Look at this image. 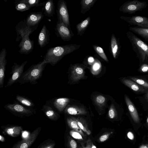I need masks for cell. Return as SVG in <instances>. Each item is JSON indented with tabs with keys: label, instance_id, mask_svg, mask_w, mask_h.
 Returning <instances> with one entry per match:
<instances>
[{
	"label": "cell",
	"instance_id": "obj_1",
	"mask_svg": "<svg viewBox=\"0 0 148 148\" xmlns=\"http://www.w3.org/2000/svg\"><path fill=\"white\" fill-rule=\"evenodd\" d=\"M79 45L71 44L58 46L48 49L44 56V60L47 64L53 66L66 55L78 49Z\"/></svg>",
	"mask_w": 148,
	"mask_h": 148
},
{
	"label": "cell",
	"instance_id": "obj_2",
	"mask_svg": "<svg viewBox=\"0 0 148 148\" xmlns=\"http://www.w3.org/2000/svg\"><path fill=\"white\" fill-rule=\"evenodd\" d=\"M47 64L44 60L32 65L23 72L18 82L20 85L29 83L31 84L38 83L37 80L42 76L43 72Z\"/></svg>",
	"mask_w": 148,
	"mask_h": 148
},
{
	"label": "cell",
	"instance_id": "obj_3",
	"mask_svg": "<svg viewBox=\"0 0 148 148\" xmlns=\"http://www.w3.org/2000/svg\"><path fill=\"white\" fill-rule=\"evenodd\" d=\"M126 34L133 50L141 61L143 62L148 60V45L132 32L128 31Z\"/></svg>",
	"mask_w": 148,
	"mask_h": 148
},
{
	"label": "cell",
	"instance_id": "obj_4",
	"mask_svg": "<svg viewBox=\"0 0 148 148\" xmlns=\"http://www.w3.org/2000/svg\"><path fill=\"white\" fill-rule=\"evenodd\" d=\"M4 108L7 110L16 115L28 116L35 114L36 111L33 108L24 106L14 101L12 103L5 105Z\"/></svg>",
	"mask_w": 148,
	"mask_h": 148
},
{
	"label": "cell",
	"instance_id": "obj_5",
	"mask_svg": "<svg viewBox=\"0 0 148 148\" xmlns=\"http://www.w3.org/2000/svg\"><path fill=\"white\" fill-rule=\"evenodd\" d=\"M148 5L146 2L137 0L128 1L125 2L119 8L120 11L129 14L135 13L141 11L146 8Z\"/></svg>",
	"mask_w": 148,
	"mask_h": 148
},
{
	"label": "cell",
	"instance_id": "obj_6",
	"mask_svg": "<svg viewBox=\"0 0 148 148\" xmlns=\"http://www.w3.org/2000/svg\"><path fill=\"white\" fill-rule=\"evenodd\" d=\"M38 26V25L30 26L27 24L25 20L20 21L15 27L16 41H19L22 39L29 37L30 35L36 29Z\"/></svg>",
	"mask_w": 148,
	"mask_h": 148
},
{
	"label": "cell",
	"instance_id": "obj_7",
	"mask_svg": "<svg viewBox=\"0 0 148 148\" xmlns=\"http://www.w3.org/2000/svg\"><path fill=\"white\" fill-rule=\"evenodd\" d=\"M27 62V61H25L20 65L16 62L14 63L11 67V71L10 73L12 74L11 76L8 79L5 88H7L14 84L18 82L23 73L24 67Z\"/></svg>",
	"mask_w": 148,
	"mask_h": 148
},
{
	"label": "cell",
	"instance_id": "obj_8",
	"mask_svg": "<svg viewBox=\"0 0 148 148\" xmlns=\"http://www.w3.org/2000/svg\"><path fill=\"white\" fill-rule=\"evenodd\" d=\"M56 12L58 21L63 23L71 30L66 3L64 0L58 1Z\"/></svg>",
	"mask_w": 148,
	"mask_h": 148
},
{
	"label": "cell",
	"instance_id": "obj_9",
	"mask_svg": "<svg viewBox=\"0 0 148 148\" xmlns=\"http://www.w3.org/2000/svg\"><path fill=\"white\" fill-rule=\"evenodd\" d=\"M55 34L64 41H68L74 35L70 30L63 23L58 21H57L55 28Z\"/></svg>",
	"mask_w": 148,
	"mask_h": 148
},
{
	"label": "cell",
	"instance_id": "obj_10",
	"mask_svg": "<svg viewBox=\"0 0 148 148\" xmlns=\"http://www.w3.org/2000/svg\"><path fill=\"white\" fill-rule=\"evenodd\" d=\"M120 18L130 25H136L142 28H148V17L134 16L131 17L121 16Z\"/></svg>",
	"mask_w": 148,
	"mask_h": 148
},
{
	"label": "cell",
	"instance_id": "obj_11",
	"mask_svg": "<svg viewBox=\"0 0 148 148\" xmlns=\"http://www.w3.org/2000/svg\"><path fill=\"white\" fill-rule=\"evenodd\" d=\"M70 101L67 98H53L47 101L46 104L51 106L55 111L61 112L64 110Z\"/></svg>",
	"mask_w": 148,
	"mask_h": 148
},
{
	"label": "cell",
	"instance_id": "obj_12",
	"mask_svg": "<svg viewBox=\"0 0 148 148\" xmlns=\"http://www.w3.org/2000/svg\"><path fill=\"white\" fill-rule=\"evenodd\" d=\"M7 51L3 48L0 52V88L3 87L5 76L6 66L7 60L6 59Z\"/></svg>",
	"mask_w": 148,
	"mask_h": 148
},
{
	"label": "cell",
	"instance_id": "obj_13",
	"mask_svg": "<svg viewBox=\"0 0 148 148\" xmlns=\"http://www.w3.org/2000/svg\"><path fill=\"white\" fill-rule=\"evenodd\" d=\"M21 54H27L32 51L34 48V41L29 37L22 39L18 45Z\"/></svg>",
	"mask_w": 148,
	"mask_h": 148
},
{
	"label": "cell",
	"instance_id": "obj_14",
	"mask_svg": "<svg viewBox=\"0 0 148 148\" xmlns=\"http://www.w3.org/2000/svg\"><path fill=\"white\" fill-rule=\"evenodd\" d=\"M43 17V15L42 12H31L27 16L26 22L30 26L38 25Z\"/></svg>",
	"mask_w": 148,
	"mask_h": 148
},
{
	"label": "cell",
	"instance_id": "obj_15",
	"mask_svg": "<svg viewBox=\"0 0 148 148\" xmlns=\"http://www.w3.org/2000/svg\"><path fill=\"white\" fill-rule=\"evenodd\" d=\"M49 31L45 25H44L39 34L38 42L39 46L42 48L46 46L49 42Z\"/></svg>",
	"mask_w": 148,
	"mask_h": 148
},
{
	"label": "cell",
	"instance_id": "obj_16",
	"mask_svg": "<svg viewBox=\"0 0 148 148\" xmlns=\"http://www.w3.org/2000/svg\"><path fill=\"white\" fill-rule=\"evenodd\" d=\"M84 74V71L82 65L75 64L71 67V78L74 81H77L82 79Z\"/></svg>",
	"mask_w": 148,
	"mask_h": 148
},
{
	"label": "cell",
	"instance_id": "obj_17",
	"mask_svg": "<svg viewBox=\"0 0 148 148\" xmlns=\"http://www.w3.org/2000/svg\"><path fill=\"white\" fill-rule=\"evenodd\" d=\"M121 80L124 84L135 92H148L147 90L130 79L123 78Z\"/></svg>",
	"mask_w": 148,
	"mask_h": 148
},
{
	"label": "cell",
	"instance_id": "obj_18",
	"mask_svg": "<svg viewBox=\"0 0 148 148\" xmlns=\"http://www.w3.org/2000/svg\"><path fill=\"white\" fill-rule=\"evenodd\" d=\"M42 8L46 16L53 17L55 14V6L52 0H48L42 3Z\"/></svg>",
	"mask_w": 148,
	"mask_h": 148
},
{
	"label": "cell",
	"instance_id": "obj_19",
	"mask_svg": "<svg viewBox=\"0 0 148 148\" xmlns=\"http://www.w3.org/2000/svg\"><path fill=\"white\" fill-rule=\"evenodd\" d=\"M125 101L130 114L134 121L138 122L139 118L138 114L136 109L134 105L128 97L126 95H125Z\"/></svg>",
	"mask_w": 148,
	"mask_h": 148
},
{
	"label": "cell",
	"instance_id": "obj_20",
	"mask_svg": "<svg viewBox=\"0 0 148 148\" xmlns=\"http://www.w3.org/2000/svg\"><path fill=\"white\" fill-rule=\"evenodd\" d=\"M64 111L65 113L72 115L85 114L87 112L86 109L83 108L70 106H67Z\"/></svg>",
	"mask_w": 148,
	"mask_h": 148
},
{
	"label": "cell",
	"instance_id": "obj_21",
	"mask_svg": "<svg viewBox=\"0 0 148 148\" xmlns=\"http://www.w3.org/2000/svg\"><path fill=\"white\" fill-rule=\"evenodd\" d=\"M110 47L112 56L114 58L116 59L119 54V45L116 38L113 34L111 37Z\"/></svg>",
	"mask_w": 148,
	"mask_h": 148
},
{
	"label": "cell",
	"instance_id": "obj_22",
	"mask_svg": "<svg viewBox=\"0 0 148 148\" xmlns=\"http://www.w3.org/2000/svg\"><path fill=\"white\" fill-rule=\"evenodd\" d=\"M16 101L21 105L29 108H33L35 105L29 99L23 96L17 95L15 97Z\"/></svg>",
	"mask_w": 148,
	"mask_h": 148
},
{
	"label": "cell",
	"instance_id": "obj_23",
	"mask_svg": "<svg viewBox=\"0 0 148 148\" xmlns=\"http://www.w3.org/2000/svg\"><path fill=\"white\" fill-rule=\"evenodd\" d=\"M129 29L130 31L138 34L148 41V28L136 26L129 27Z\"/></svg>",
	"mask_w": 148,
	"mask_h": 148
},
{
	"label": "cell",
	"instance_id": "obj_24",
	"mask_svg": "<svg viewBox=\"0 0 148 148\" xmlns=\"http://www.w3.org/2000/svg\"><path fill=\"white\" fill-rule=\"evenodd\" d=\"M41 110L47 116L51 119H56L58 115L56 111L51 106L47 104L43 105Z\"/></svg>",
	"mask_w": 148,
	"mask_h": 148
},
{
	"label": "cell",
	"instance_id": "obj_25",
	"mask_svg": "<svg viewBox=\"0 0 148 148\" xmlns=\"http://www.w3.org/2000/svg\"><path fill=\"white\" fill-rule=\"evenodd\" d=\"M90 20V17L88 16L77 25L76 29L78 35L81 36L82 35L89 24Z\"/></svg>",
	"mask_w": 148,
	"mask_h": 148
},
{
	"label": "cell",
	"instance_id": "obj_26",
	"mask_svg": "<svg viewBox=\"0 0 148 148\" xmlns=\"http://www.w3.org/2000/svg\"><path fill=\"white\" fill-rule=\"evenodd\" d=\"M97 0H82L81 13L84 14L94 5Z\"/></svg>",
	"mask_w": 148,
	"mask_h": 148
},
{
	"label": "cell",
	"instance_id": "obj_27",
	"mask_svg": "<svg viewBox=\"0 0 148 148\" xmlns=\"http://www.w3.org/2000/svg\"><path fill=\"white\" fill-rule=\"evenodd\" d=\"M14 3L16 10L21 12L28 10L31 8L29 5L22 0H16Z\"/></svg>",
	"mask_w": 148,
	"mask_h": 148
},
{
	"label": "cell",
	"instance_id": "obj_28",
	"mask_svg": "<svg viewBox=\"0 0 148 148\" xmlns=\"http://www.w3.org/2000/svg\"><path fill=\"white\" fill-rule=\"evenodd\" d=\"M77 120L71 118L68 119H67L68 122L72 129L81 134H83L78 125Z\"/></svg>",
	"mask_w": 148,
	"mask_h": 148
},
{
	"label": "cell",
	"instance_id": "obj_29",
	"mask_svg": "<svg viewBox=\"0 0 148 148\" xmlns=\"http://www.w3.org/2000/svg\"><path fill=\"white\" fill-rule=\"evenodd\" d=\"M92 47L95 51L102 59L107 62H108V58L102 48L96 45H93Z\"/></svg>",
	"mask_w": 148,
	"mask_h": 148
},
{
	"label": "cell",
	"instance_id": "obj_30",
	"mask_svg": "<svg viewBox=\"0 0 148 148\" xmlns=\"http://www.w3.org/2000/svg\"><path fill=\"white\" fill-rule=\"evenodd\" d=\"M129 78L137 84L148 89V82L145 80L135 77H130Z\"/></svg>",
	"mask_w": 148,
	"mask_h": 148
},
{
	"label": "cell",
	"instance_id": "obj_31",
	"mask_svg": "<svg viewBox=\"0 0 148 148\" xmlns=\"http://www.w3.org/2000/svg\"><path fill=\"white\" fill-rule=\"evenodd\" d=\"M23 1L27 3L31 8L38 7L42 5V3L40 0H22Z\"/></svg>",
	"mask_w": 148,
	"mask_h": 148
},
{
	"label": "cell",
	"instance_id": "obj_32",
	"mask_svg": "<svg viewBox=\"0 0 148 148\" xmlns=\"http://www.w3.org/2000/svg\"><path fill=\"white\" fill-rule=\"evenodd\" d=\"M95 100L97 105L100 106L103 105L105 103L106 98L102 95H99L95 97Z\"/></svg>",
	"mask_w": 148,
	"mask_h": 148
},
{
	"label": "cell",
	"instance_id": "obj_33",
	"mask_svg": "<svg viewBox=\"0 0 148 148\" xmlns=\"http://www.w3.org/2000/svg\"><path fill=\"white\" fill-rule=\"evenodd\" d=\"M70 134L74 138L77 139H82V137L81 135L78 132L73 130L70 131Z\"/></svg>",
	"mask_w": 148,
	"mask_h": 148
},
{
	"label": "cell",
	"instance_id": "obj_34",
	"mask_svg": "<svg viewBox=\"0 0 148 148\" xmlns=\"http://www.w3.org/2000/svg\"><path fill=\"white\" fill-rule=\"evenodd\" d=\"M116 114V110L114 106L112 105L110 107L108 111L109 117L111 119H113L115 117Z\"/></svg>",
	"mask_w": 148,
	"mask_h": 148
},
{
	"label": "cell",
	"instance_id": "obj_35",
	"mask_svg": "<svg viewBox=\"0 0 148 148\" xmlns=\"http://www.w3.org/2000/svg\"><path fill=\"white\" fill-rule=\"evenodd\" d=\"M77 121L78 125L80 129L83 130L85 132H86L89 135L90 133V132L86 130L85 127H84V126L83 125L82 123V122L79 121V120H78V121L77 120Z\"/></svg>",
	"mask_w": 148,
	"mask_h": 148
},
{
	"label": "cell",
	"instance_id": "obj_36",
	"mask_svg": "<svg viewBox=\"0 0 148 148\" xmlns=\"http://www.w3.org/2000/svg\"><path fill=\"white\" fill-rule=\"evenodd\" d=\"M140 70L143 72H146L148 71V65L146 64H143L140 69Z\"/></svg>",
	"mask_w": 148,
	"mask_h": 148
},
{
	"label": "cell",
	"instance_id": "obj_37",
	"mask_svg": "<svg viewBox=\"0 0 148 148\" xmlns=\"http://www.w3.org/2000/svg\"><path fill=\"white\" fill-rule=\"evenodd\" d=\"M108 137L109 136L108 134L103 135L100 137L99 140L101 142H103L107 140Z\"/></svg>",
	"mask_w": 148,
	"mask_h": 148
},
{
	"label": "cell",
	"instance_id": "obj_38",
	"mask_svg": "<svg viewBox=\"0 0 148 148\" xmlns=\"http://www.w3.org/2000/svg\"><path fill=\"white\" fill-rule=\"evenodd\" d=\"M70 145L71 148H77V144L74 140H72L70 142Z\"/></svg>",
	"mask_w": 148,
	"mask_h": 148
},
{
	"label": "cell",
	"instance_id": "obj_39",
	"mask_svg": "<svg viewBox=\"0 0 148 148\" xmlns=\"http://www.w3.org/2000/svg\"><path fill=\"white\" fill-rule=\"evenodd\" d=\"M100 65L98 63H95L93 65V68L95 70L99 69L100 68Z\"/></svg>",
	"mask_w": 148,
	"mask_h": 148
},
{
	"label": "cell",
	"instance_id": "obj_40",
	"mask_svg": "<svg viewBox=\"0 0 148 148\" xmlns=\"http://www.w3.org/2000/svg\"><path fill=\"white\" fill-rule=\"evenodd\" d=\"M128 137L130 140H132L134 139V136L132 132H129L127 134Z\"/></svg>",
	"mask_w": 148,
	"mask_h": 148
},
{
	"label": "cell",
	"instance_id": "obj_41",
	"mask_svg": "<svg viewBox=\"0 0 148 148\" xmlns=\"http://www.w3.org/2000/svg\"><path fill=\"white\" fill-rule=\"evenodd\" d=\"M28 147L26 143H23L20 146V148H27Z\"/></svg>",
	"mask_w": 148,
	"mask_h": 148
},
{
	"label": "cell",
	"instance_id": "obj_42",
	"mask_svg": "<svg viewBox=\"0 0 148 148\" xmlns=\"http://www.w3.org/2000/svg\"><path fill=\"white\" fill-rule=\"evenodd\" d=\"M7 133L9 134H11L13 133V129H9L7 131Z\"/></svg>",
	"mask_w": 148,
	"mask_h": 148
},
{
	"label": "cell",
	"instance_id": "obj_43",
	"mask_svg": "<svg viewBox=\"0 0 148 148\" xmlns=\"http://www.w3.org/2000/svg\"><path fill=\"white\" fill-rule=\"evenodd\" d=\"M28 135V133L26 132H24L23 133V136L24 138L27 137Z\"/></svg>",
	"mask_w": 148,
	"mask_h": 148
},
{
	"label": "cell",
	"instance_id": "obj_44",
	"mask_svg": "<svg viewBox=\"0 0 148 148\" xmlns=\"http://www.w3.org/2000/svg\"><path fill=\"white\" fill-rule=\"evenodd\" d=\"M88 61L90 63L94 61V59L93 58H90L88 59Z\"/></svg>",
	"mask_w": 148,
	"mask_h": 148
},
{
	"label": "cell",
	"instance_id": "obj_45",
	"mask_svg": "<svg viewBox=\"0 0 148 148\" xmlns=\"http://www.w3.org/2000/svg\"><path fill=\"white\" fill-rule=\"evenodd\" d=\"M140 148H148V147L146 146L143 145L140 146Z\"/></svg>",
	"mask_w": 148,
	"mask_h": 148
},
{
	"label": "cell",
	"instance_id": "obj_46",
	"mask_svg": "<svg viewBox=\"0 0 148 148\" xmlns=\"http://www.w3.org/2000/svg\"><path fill=\"white\" fill-rule=\"evenodd\" d=\"M145 97L148 100V92L146 93L145 95Z\"/></svg>",
	"mask_w": 148,
	"mask_h": 148
},
{
	"label": "cell",
	"instance_id": "obj_47",
	"mask_svg": "<svg viewBox=\"0 0 148 148\" xmlns=\"http://www.w3.org/2000/svg\"><path fill=\"white\" fill-rule=\"evenodd\" d=\"M92 148H96V147L95 146L93 145L92 147Z\"/></svg>",
	"mask_w": 148,
	"mask_h": 148
},
{
	"label": "cell",
	"instance_id": "obj_48",
	"mask_svg": "<svg viewBox=\"0 0 148 148\" xmlns=\"http://www.w3.org/2000/svg\"><path fill=\"white\" fill-rule=\"evenodd\" d=\"M147 123H148V117L147 118Z\"/></svg>",
	"mask_w": 148,
	"mask_h": 148
},
{
	"label": "cell",
	"instance_id": "obj_49",
	"mask_svg": "<svg viewBox=\"0 0 148 148\" xmlns=\"http://www.w3.org/2000/svg\"><path fill=\"white\" fill-rule=\"evenodd\" d=\"M50 148L49 147H47V148Z\"/></svg>",
	"mask_w": 148,
	"mask_h": 148
}]
</instances>
